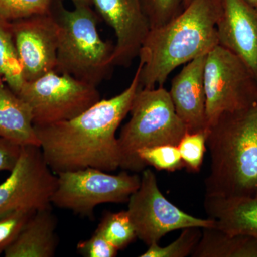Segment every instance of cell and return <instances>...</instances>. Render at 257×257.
Returning <instances> with one entry per match:
<instances>
[{"instance_id": "f546056e", "label": "cell", "mask_w": 257, "mask_h": 257, "mask_svg": "<svg viewBox=\"0 0 257 257\" xmlns=\"http://www.w3.org/2000/svg\"><path fill=\"white\" fill-rule=\"evenodd\" d=\"M244 1H246L248 4L252 5L254 8H257V0H244Z\"/></svg>"}, {"instance_id": "7402d4cb", "label": "cell", "mask_w": 257, "mask_h": 257, "mask_svg": "<svg viewBox=\"0 0 257 257\" xmlns=\"http://www.w3.org/2000/svg\"><path fill=\"white\" fill-rule=\"evenodd\" d=\"M138 154L139 158L145 165L152 166L157 170L173 172L184 167L178 147L176 145L145 147L139 150Z\"/></svg>"}, {"instance_id": "ac0fdd59", "label": "cell", "mask_w": 257, "mask_h": 257, "mask_svg": "<svg viewBox=\"0 0 257 257\" xmlns=\"http://www.w3.org/2000/svg\"><path fill=\"white\" fill-rule=\"evenodd\" d=\"M201 239L192 257H257V239L244 234H233L215 226L202 228Z\"/></svg>"}, {"instance_id": "44dd1931", "label": "cell", "mask_w": 257, "mask_h": 257, "mask_svg": "<svg viewBox=\"0 0 257 257\" xmlns=\"http://www.w3.org/2000/svg\"><path fill=\"white\" fill-rule=\"evenodd\" d=\"M200 227H188L182 229L178 238L167 246H160L158 243L148 246L141 257H186L191 256L202 236Z\"/></svg>"}, {"instance_id": "4dcf8cb0", "label": "cell", "mask_w": 257, "mask_h": 257, "mask_svg": "<svg viewBox=\"0 0 257 257\" xmlns=\"http://www.w3.org/2000/svg\"><path fill=\"white\" fill-rule=\"evenodd\" d=\"M192 2V0H184V7L185 8L186 6H187L189 4V3Z\"/></svg>"}, {"instance_id": "3957f363", "label": "cell", "mask_w": 257, "mask_h": 257, "mask_svg": "<svg viewBox=\"0 0 257 257\" xmlns=\"http://www.w3.org/2000/svg\"><path fill=\"white\" fill-rule=\"evenodd\" d=\"M210 155L205 195L257 194V101L221 115L207 131Z\"/></svg>"}, {"instance_id": "f1b7e54d", "label": "cell", "mask_w": 257, "mask_h": 257, "mask_svg": "<svg viewBox=\"0 0 257 257\" xmlns=\"http://www.w3.org/2000/svg\"><path fill=\"white\" fill-rule=\"evenodd\" d=\"M73 3V4H87L92 5V0H71Z\"/></svg>"}, {"instance_id": "ba28073f", "label": "cell", "mask_w": 257, "mask_h": 257, "mask_svg": "<svg viewBox=\"0 0 257 257\" xmlns=\"http://www.w3.org/2000/svg\"><path fill=\"white\" fill-rule=\"evenodd\" d=\"M52 204L83 216L92 218L96 206L106 203H127L140 184V177L126 170L117 175L94 168L62 172Z\"/></svg>"}, {"instance_id": "9c48e42d", "label": "cell", "mask_w": 257, "mask_h": 257, "mask_svg": "<svg viewBox=\"0 0 257 257\" xmlns=\"http://www.w3.org/2000/svg\"><path fill=\"white\" fill-rule=\"evenodd\" d=\"M127 211L137 238L147 246L158 243L166 234L188 227H209L214 220L199 219L176 207L163 195L157 184L156 175L145 169L138 189L128 200Z\"/></svg>"}, {"instance_id": "e0dca14e", "label": "cell", "mask_w": 257, "mask_h": 257, "mask_svg": "<svg viewBox=\"0 0 257 257\" xmlns=\"http://www.w3.org/2000/svg\"><path fill=\"white\" fill-rule=\"evenodd\" d=\"M0 138L20 146L40 147L28 103L13 92L0 76Z\"/></svg>"}, {"instance_id": "277c9868", "label": "cell", "mask_w": 257, "mask_h": 257, "mask_svg": "<svg viewBox=\"0 0 257 257\" xmlns=\"http://www.w3.org/2000/svg\"><path fill=\"white\" fill-rule=\"evenodd\" d=\"M53 15L58 25L55 72L97 87L114 66V46L101 39L95 12L90 5L78 3L73 10L60 5Z\"/></svg>"}, {"instance_id": "603a6c76", "label": "cell", "mask_w": 257, "mask_h": 257, "mask_svg": "<svg viewBox=\"0 0 257 257\" xmlns=\"http://www.w3.org/2000/svg\"><path fill=\"white\" fill-rule=\"evenodd\" d=\"M53 0H0V18L8 22L52 11Z\"/></svg>"}, {"instance_id": "d6986e66", "label": "cell", "mask_w": 257, "mask_h": 257, "mask_svg": "<svg viewBox=\"0 0 257 257\" xmlns=\"http://www.w3.org/2000/svg\"><path fill=\"white\" fill-rule=\"evenodd\" d=\"M0 76L18 94L25 82L21 64L15 48L10 22L0 18Z\"/></svg>"}, {"instance_id": "83f0119b", "label": "cell", "mask_w": 257, "mask_h": 257, "mask_svg": "<svg viewBox=\"0 0 257 257\" xmlns=\"http://www.w3.org/2000/svg\"><path fill=\"white\" fill-rule=\"evenodd\" d=\"M22 146L5 138H0V172H11L18 163Z\"/></svg>"}, {"instance_id": "9a60e30c", "label": "cell", "mask_w": 257, "mask_h": 257, "mask_svg": "<svg viewBox=\"0 0 257 257\" xmlns=\"http://www.w3.org/2000/svg\"><path fill=\"white\" fill-rule=\"evenodd\" d=\"M204 207L218 229L257 239V194L229 197L205 195Z\"/></svg>"}, {"instance_id": "52a82bcc", "label": "cell", "mask_w": 257, "mask_h": 257, "mask_svg": "<svg viewBox=\"0 0 257 257\" xmlns=\"http://www.w3.org/2000/svg\"><path fill=\"white\" fill-rule=\"evenodd\" d=\"M17 94L31 108L35 126L73 119L101 99L97 87L55 71L24 82Z\"/></svg>"}, {"instance_id": "cb8c5ba5", "label": "cell", "mask_w": 257, "mask_h": 257, "mask_svg": "<svg viewBox=\"0 0 257 257\" xmlns=\"http://www.w3.org/2000/svg\"><path fill=\"white\" fill-rule=\"evenodd\" d=\"M177 147L184 167L192 172H199L207 150V132L186 133Z\"/></svg>"}, {"instance_id": "d4e9b609", "label": "cell", "mask_w": 257, "mask_h": 257, "mask_svg": "<svg viewBox=\"0 0 257 257\" xmlns=\"http://www.w3.org/2000/svg\"><path fill=\"white\" fill-rule=\"evenodd\" d=\"M151 29L168 23L183 10L184 0H141Z\"/></svg>"}, {"instance_id": "7c38bea8", "label": "cell", "mask_w": 257, "mask_h": 257, "mask_svg": "<svg viewBox=\"0 0 257 257\" xmlns=\"http://www.w3.org/2000/svg\"><path fill=\"white\" fill-rule=\"evenodd\" d=\"M92 5L114 30V66L131 65L151 30L141 0H92Z\"/></svg>"}, {"instance_id": "5bb4252c", "label": "cell", "mask_w": 257, "mask_h": 257, "mask_svg": "<svg viewBox=\"0 0 257 257\" xmlns=\"http://www.w3.org/2000/svg\"><path fill=\"white\" fill-rule=\"evenodd\" d=\"M206 57L199 56L185 64L172 79L169 91L176 113L189 133L207 131L204 84Z\"/></svg>"}, {"instance_id": "4fadbf2b", "label": "cell", "mask_w": 257, "mask_h": 257, "mask_svg": "<svg viewBox=\"0 0 257 257\" xmlns=\"http://www.w3.org/2000/svg\"><path fill=\"white\" fill-rule=\"evenodd\" d=\"M219 45L237 56L257 80V8L244 0H222Z\"/></svg>"}, {"instance_id": "2e32d148", "label": "cell", "mask_w": 257, "mask_h": 257, "mask_svg": "<svg viewBox=\"0 0 257 257\" xmlns=\"http://www.w3.org/2000/svg\"><path fill=\"white\" fill-rule=\"evenodd\" d=\"M57 219L51 209L34 213L16 239L5 250V257H52L57 246Z\"/></svg>"}, {"instance_id": "ffe728a7", "label": "cell", "mask_w": 257, "mask_h": 257, "mask_svg": "<svg viewBox=\"0 0 257 257\" xmlns=\"http://www.w3.org/2000/svg\"><path fill=\"white\" fill-rule=\"evenodd\" d=\"M96 230L118 250L126 248L137 238L126 210L106 213Z\"/></svg>"}, {"instance_id": "7a4b0ae2", "label": "cell", "mask_w": 257, "mask_h": 257, "mask_svg": "<svg viewBox=\"0 0 257 257\" xmlns=\"http://www.w3.org/2000/svg\"><path fill=\"white\" fill-rule=\"evenodd\" d=\"M222 0H192L168 23L151 29L139 54L140 87H164L171 72L219 45Z\"/></svg>"}, {"instance_id": "6da1fadb", "label": "cell", "mask_w": 257, "mask_h": 257, "mask_svg": "<svg viewBox=\"0 0 257 257\" xmlns=\"http://www.w3.org/2000/svg\"><path fill=\"white\" fill-rule=\"evenodd\" d=\"M140 67L130 86L118 95L100 99L73 119L35 126L44 158L55 174L94 168L113 172L120 168L116 134L130 113L140 88Z\"/></svg>"}, {"instance_id": "30bf717a", "label": "cell", "mask_w": 257, "mask_h": 257, "mask_svg": "<svg viewBox=\"0 0 257 257\" xmlns=\"http://www.w3.org/2000/svg\"><path fill=\"white\" fill-rule=\"evenodd\" d=\"M57 185V176L47 165L41 148L22 147L18 163L0 184V218L18 211L52 209Z\"/></svg>"}, {"instance_id": "4316f807", "label": "cell", "mask_w": 257, "mask_h": 257, "mask_svg": "<svg viewBox=\"0 0 257 257\" xmlns=\"http://www.w3.org/2000/svg\"><path fill=\"white\" fill-rule=\"evenodd\" d=\"M77 250L85 257H114L119 251L96 230L89 239L78 243Z\"/></svg>"}, {"instance_id": "5b68a950", "label": "cell", "mask_w": 257, "mask_h": 257, "mask_svg": "<svg viewBox=\"0 0 257 257\" xmlns=\"http://www.w3.org/2000/svg\"><path fill=\"white\" fill-rule=\"evenodd\" d=\"M130 113L131 117L118 138L122 170L143 172L147 166L139 158V150L159 145L177 146L187 133L164 87L139 88Z\"/></svg>"}, {"instance_id": "8fae6325", "label": "cell", "mask_w": 257, "mask_h": 257, "mask_svg": "<svg viewBox=\"0 0 257 257\" xmlns=\"http://www.w3.org/2000/svg\"><path fill=\"white\" fill-rule=\"evenodd\" d=\"M10 28L25 82L55 71L58 25L52 11L10 22Z\"/></svg>"}, {"instance_id": "484cf974", "label": "cell", "mask_w": 257, "mask_h": 257, "mask_svg": "<svg viewBox=\"0 0 257 257\" xmlns=\"http://www.w3.org/2000/svg\"><path fill=\"white\" fill-rule=\"evenodd\" d=\"M34 213L18 211L0 218V254L4 253L7 248L14 241L24 225Z\"/></svg>"}, {"instance_id": "8992f818", "label": "cell", "mask_w": 257, "mask_h": 257, "mask_svg": "<svg viewBox=\"0 0 257 257\" xmlns=\"http://www.w3.org/2000/svg\"><path fill=\"white\" fill-rule=\"evenodd\" d=\"M207 128L226 113L257 101V80L241 59L216 45L207 54L204 70Z\"/></svg>"}]
</instances>
